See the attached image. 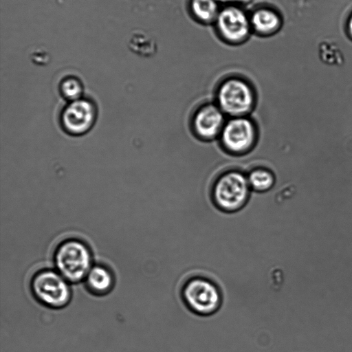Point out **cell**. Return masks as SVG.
<instances>
[{
	"label": "cell",
	"mask_w": 352,
	"mask_h": 352,
	"mask_svg": "<svg viewBox=\"0 0 352 352\" xmlns=\"http://www.w3.org/2000/svg\"><path fill=\"white\" fill-rule=\"evenodd\" d=\"M61 96L69 102L82 98L83 87L81 82L76 77H67L60 85Z\"/></svg>",
	"instance_id": "cell-14"
},
{
	"label": "cell",
	"mask_w": 352,
	"mask_h": 352,
	"mask_svg": "<svg viewBox=\"0 0 352 352\" xmlns=\"http://www.w3.org/2000/svg\"><path fill=\"white\" fill-rule=\"evenodd\" d=\"M59 272L45 270L32 278L31 288L34 296L45 305L59 308L66 305L71 298V289Z\"/></svg>",
	"instance_id": "cell-3"
},
{
	"label": "cell",
	"mask_w": 352,
	"mask_h": 352,
	"mask_svg": "<svg viewBox=\"0 0 352 352\" xmlns=\"http://www.w3.org/2000/svg\"><path fill=\"white\" fill-rule=\"evenodd\" d=\"M221 1H246L248 0H220Z\"/></svg>",
	"instance_id": "cell-16"
},
{
	"label": "cell",
	"mask_w": 352,
	"mask_h": 352,
	"mask_svg": "<svg viewBox=\"0 0 352 352\" xmlns=\"http://www.w3.org/2000/svg\"><path fill=\"white\" fill-rule=\"evenodd\" d=\"M181 294L187 307L199 316L214 314L222 302L219 287L212 280L202 276L189 278L184 284Z\"/></svg>",
	"instance_id": "cell-2"
},
{
	"label": "cell",
	"mask_w": 352,
	"mask_h": 352,
	"mask_svg": "<svg viewBox=\"0 0 352 352\" xmlns=\"http://www.w3.org/2000/svg\"><path fill=\"white\" fill-rule=\"evenodd\" d=\"M192 10L200 20L209 22L218 16V6L215 0H192Z\"/></svg>",
	"instance_id": "cell-12"
},
{
	"label": "cell",
	"mask_w": 352,
	"mask_h": 352,
	"mask_svg": "<svg viewBox=\"0 0 352 352\" xmlns=\"http://www.w3.org/2000/svg\"><path fill=\"white\" fill-rule=\"evenodd\" d=\"M254 102V95L252 89L242 80L229 79L219 87V107L228 115L242 117L252 110Z\"/></svg>",
	"instance_id": "cell-5"
},
{
	"label": "cell",
	"mask_w": 352,
	"mask_h": 352,
	"mask_svg": "<svg viewBox=\"0 0 352 352\" xmlns=\"http://www.w3.org/2000/svg\"><path fill=\"white\" fill-rule=\"evenodd\" d=\"M248 180L250 186L259 191L268 190L274 182V178L272 173L263 168H258L252 171L248 177Z\"/></svg>",
	"instance_id": "cell-13"
},
{
	"label": "cell",
	"mask_w": 352,
	"mask_h": 352,
	"mask_svg": "<svg viewBox=\"0 0 352 352\" xmlns=\"http://www.w3.org/2000/svg\"><path fill=\"white\" fill-rule=\"evenodd\" d=\"M97 117V108L93 101L80 98L69 102L60 115L63 129L73 136L87 133L94 126Z\"/></svg>",
	"instance_id": "cell-6"
},
{
	"label": "cell",
	"mask_w": 352,
	"mask_h": 352,
	"mask_svg": "<svg viewBox=\"0 0 352 352\" xmlns=\"http://www.w3.org/2000/svg\"><path fill=\"white\" fill-rule=\"evenodd\" d=\"M250 184L242 173L231 171L223 174L214 188V199L219 208L226 212L240 209L246 202Z\"/></svg>",
	"instance_id": "cell-4"
},
{
	"label": "cell",
	"mask_w": 352,
	"mask_h": 352,
	"mask_svg": "<svg viewBox=\"0 0 352 352\" xmlns=\"http://www.w3.org/2000/svg\"><path fill=\"white\" fill-rule=\"evenodd\" d=\"M252 24L258 32L268 34L278 28L280 19L274 12L267 9H261L253 14Z\"/></svg>",
	"instance_id": "cell-11"
},
{
	"label": "cell",
	"mask_w": 352,
	"mask_h": 352,
	"mask_svg": "<svg viewBox=\"0 0 352 352\" xmlns=\"http://www.w3.org/2000/svg\"><path fill=\"white\" fill-rule=\"evenodd\" d=\"M57 272L67 280L77 283L86 278L91 269L90 250L82 242L70 239L61 243L55 251Z\"/></svg>",
	"instance_id": "cell-1"
},
{
	"label": "cell",
	"mask_w": 352,
	"mask_h": 352,
	"mask_svg": "<svg viewBox=\"0 0 352 352\" xmlns=\"http://www.w3.org/2000/svg\"><path fill=\"white\" fill-rule=\"evenodd\" d=\"M225 148L240 153L250 149L255 140L256 131L252 122L243 117H235L224 124L221 132Z\"/></svg>",
	"instance_id": "cell-7"
},
{
	"label": "cell",
	"mask_w": 352,
	"mask_h": 352,
	"mask_svg": "<svg viewBox=\"0 0 352 352\" xmlns=\"http://www.w3.org/2000/svg\"><path fill=\"white\" fill-rule=\"evenodd\" d=\"M217 25L223 37L231 41L245 38L249 32L247 16L235 7L226 8L218 14Z\"/></svg>",
	"instance_id": "cell-8"
},
{
	"label": "cell",
	"mask_w": 352,
	"mask_h": 352,
	"mask_svg": "<svg viewBox=\"0 0 352 352\" xmlns=\"http://www.w3.org/2000/svg\"><path fill=\"white\" fill-rule=\"evenodd\" d=\"M348 30H349L350 36L352 37V15H351V18L349 19V21Z\"/></svg>",
	"instance_id": "cell-15"
},
{
	"label": "cell",
	"mask_w": 352,
	"mask_h": 352,
	"mask_svg": "<svg viewBox=\"0 0 352 352\" xmlns=\"http://www.w3.org/2000/svg\"><path fill=\"white\" fill-rule=\"evenodd\" d=\"M223 113L219 107L211 104L200 108L193 118V128L198 136L210 140L221 132L224 126Z\"/></svg>",
	"instance_id": "cell-9"
},
{
	"label": "cell",
	"mask_w": 352,
	"mask_h": 352,
	"mask_svg": "<svg viewBox=\"0 0 352 352\" xmlns=\"http://www.w3.org/2000/svg\"><path fill=\"white\" fill-rule=\"evenodd\" d=\"M85 278L87 287L95 294H105L113 285L111 272L102 266L92 267Z\"/></svg>",
	"instance_id": "cell-10"
}]
</instances>
